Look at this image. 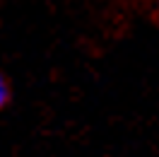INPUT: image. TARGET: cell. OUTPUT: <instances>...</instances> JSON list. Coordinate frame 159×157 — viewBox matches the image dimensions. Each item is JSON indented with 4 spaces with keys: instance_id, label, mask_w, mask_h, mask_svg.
<instances>
[{
    "instance_id": "obj_1",
    "label": "cell",
    "mask_w": 159,
    "mask_h": 157,
    "mask_svg": "<svg viewBox=\"0 0 159 157\" xmlns=\"http://www.w3.org/2000/svg\"><path fill=\"white\" fill-rule=\"evenodd\" d=\"M7 97H10V89H7L5 78L0 75V107H5V104H7Z\"/></svg>"
}]
</instances>
